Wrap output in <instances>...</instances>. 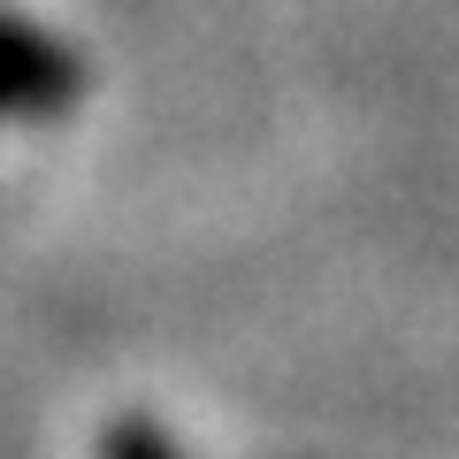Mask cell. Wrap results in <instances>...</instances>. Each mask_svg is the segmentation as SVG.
Returning <instances> with one entry per match:
<instances>
[{"instance_id":"6da1fadb","label":"cell","mask_w":459,"mask_h":459,"mask_svg":"<svg viewBox=\"0 0 459 459\" xmlns=\"http://www.w3.org/2000/svg\"><path fill=\"white\" fill-rule=\"evenodd\" d=\"M108 459H177V452H169V444L153 437L146 421H123V429L108 437Z\"/></svg>"}]
</instances>
